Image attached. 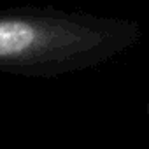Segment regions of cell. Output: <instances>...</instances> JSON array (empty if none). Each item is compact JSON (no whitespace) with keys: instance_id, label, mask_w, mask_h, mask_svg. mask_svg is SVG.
I'll list each match as a JSON object with an SVG mask.
<instances>
[{"instance_id":"obj_1","label":"cell","mask_w":149,"mask_h":149,"mask_svg":"<svg viewBox=\"0 0 149 149\" xmlns=\"http://www.w3.org/2000/svg\"><path fill=\"white\" fill-rule=\"evenodd\" d=\"M44 28L25 19H0V58H18L44 46Z\"/></svg>"}]
</instances>
